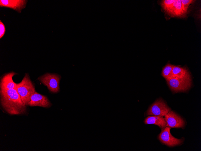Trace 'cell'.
Returning <instances> with one entry per match:
<instances>
[{"label": "cell", "mask_w": 201, "mask_h": 151, "mask_svg": "<svg viewBox=\"0 0 201 151\" xmlns=\"http://www.w3.org/2000/svg\"><path fill=\"white\" fill-rule=\"evenodd\" d=\"M0 101L2 109L10 115H22L26 112V106L23 102L17 89H0Z\"/></svg>", "instance_id": "cell-1"}, {"label": "cell", "mask_w": 201, "mask_h": 151, "mask_svg": "<svg viewBox=\"0 0 201 151\" xmlns=\"http://www.w3.org/2000/svg\"><path fill=\"white\" fill-rule=\"evenodd\" d=\"M16 84L17 91L23 102L26 106L28 105L31 96L36 92L35 86L29 74L25 73L22 81Z\"/></svg>", "instance_id": "cell-2"}, {"label": "cell", "mask_w": 201, "mask_h": 151, "mask_svg": "<svg viewBox=\"0 0 201 151\" xmlns=\"http://www.w3.org/2000/svg\"><path fill=\"white\" fill-rule=\"evenodd\" d=\"M61 78V76L57 74L46 73L39 77L38 79L47 87L49 92L54 93L60 91Z\"/></svg>", "instance_id": "cell-3"}, {"label": "cell", "mask_w": 201, "mask_h": 151, "mask_svg": "<svg viewBox=\"0 0 201 151\" xmlns=\"http://www.w3.org/2000/svg\"><path fill=\"white\" fill-rule=\"evenodd\" d=\"M170 111L171 109L162 99H160L151 105L147 110L146 115L164 116Z\"/></svg>", "instance_id": "cell-4"}, {"label": "cell", "mask_w": 201, "mask_h": 151, "mask_svg": "<svg viewBox=\"0 0 201 151\" xmlns=\"http://www.w3.org/2000/svg\"><path fill=\"white\" fill-rule=\"evenodd\" d=\"M171 90L174 93L184 92L188 90L192 85V80H181L174 77L166 80Z\"/></svg>", "instance_id": "cell-5"}, {"label": "cell", "mask_w": 201, "mask_h": 151, "mask_svg": "<svg viewBox=\"0 0 201 151\" xmlns=\"http://www.w3.org/2000/svg\"><path fill=\"white\" fill-rule=\"evenodd\" d=\"M171 127H166L159 134L158 139L162 143L169 147H173L181 144L182 139H178L172 136L170 132Z\"/></svg>", "instance_id": "cell-6"}, {"label": "cell", "mask_w": 201, "mask_h": 151, "mask_svg": "<svg viewBox=\"0 0 201 151\" xmlns=\"http://www.w3.org/2000/svg\"><path fill=\"white\" fill-rule=\"evenodd\" d=\"M164 116L167 127L183 128L185 125V122L183 119L173 111H170Z\"/></svg>", "instance_id": "cell-7"}, {"label": "cell", "mask_w": 201, "mask_h": 151, "mask_svg": "<svg viewBox=\"0 0 201 151\" xmlns=\"http://www.w3.org/2000/svg\"><path fill=\"white\" fill-rule=\"evenodd\" d=\"M52 104L45 96L36 92L31 96L28 105L37 106L45 108L51 107Z\"/></svg>", "instance_id": "cell-8"}, {"label": "cell", "mask_w": 201, "mask_h": 151, "mask_svg": "<svg viewBox=\"0 0 201 151\" xmlns=\"http://www.w3.org/2000/svg\"><path fill=\"white\" fill-rule=\"evenodd\" d=\"M27 2L25 0H0V6L10 8L20 13L26 7Z\"/></svg>", "instance_id": "cell-9"}, {"label": "cell", "mask_w": 201, "mask_h": 151, "mask_svg": "<svg viewBox=\"0 0 201 151\" xmlns=\"http://www.w3.org/2000/svg\"><path fill=\"white\" fill-rule=\"evenodd\" d=\"M17 73L11 71L4 74L0 78V89H17L16 83L13 81L12 78Z\"/></svg>", "instance_id": "cell-10"}, {"label": "cell", "mask_w": 201, "mask_h": 151, "mask_svg": "<svg viewBox=\"0 0 201 151\" xmlns=\"http://www.w3.org/2000/svg\"><path fill=\"white\" fill-rule=\"evenodd\" d=\"M172 74L174 77L181 80H191V75L188 69L185 67L174 66Z\"/></svg>", "instance_id": "cell-11"}, {"label": "cell", "mask_w": 201, "mask_h": 151, "mask_svg": "<svg viewBox=\"0 0 201 151\" xmlns=\"http://www.w3.org/2000/svg\"><path fill=\"white\" fill-rule=\"evenodd\" d=\"M144 122L145 124H153L158 125L162 131L167 126L165 118L161 116H149L145 119Z\"/></svg>", "instance_id": "cell-12"}, {"label": "cell", "mask_w": 201, "mask_h": 151, "mask_svg": "<svg viewBox=\"0 0 201 151\" xmlns=\"http://www.w3.org/2000/svg\"><path fill=\"white\" fill-rule=\"evenodd\" d=\"M186 15L182 10L181 0H175L169 15L172 17H184Z\"/></svg>", "instance_id": "cell-13"}, {"label": "cell", "mask_w": 201, "mask_h": 151, "mask_svg": "<svg viewBox=\"0 0 201 151\" xmlns=\"http://www.w3.org/2000/svg\"><path fill=\"white\" fill-rule=\"evenodd\" d=\"M174 66L168 63L162 69V75L166 80L174 77L172 72Z\"/></svg>", "instance_id": "cell-14"}, {"label": "cell", "mask_w": 201, "mask_h": 151, "mask_svg": "<svg viewBox=\"0 0 201 151\" xmlns=\"http://www.w3.org/2000/svg\"><path fill=\"white\" fill-rule=\"evenodd\" d=\"M175 0H164L161 2V6L164 11L169 15Z\"/></svg>", "instance_id": "cell-15"}, {"label": "cell", "mask_w": 201, "mask_h": 151, "mask_svg": "<svg viewBox=\"0 0 201 151\" xmlns=\"http://www.w3.org/2000/svg\"><path fill=\"white\" fill-rule=\"evenodd\" d=\"M182 9L184 13L186 15L189 5L195 1L193 0H181Z\"/></svg>", "instance_id": "cell-16"}, {"label": "cell", "mask_w": 201, "mask_h": 151, "mask_svg": "<svg viewBox=\"0 0 201 151\" xmlns=\"http://www.w3.org/2000/svg\"><path fill=\"white\" fill-rule=\"evenodd\" d=\"M5 32V26L1 21H0V39H1L4 36Z\"/></svg>", "instance_id": "cell-17"}]
</instances>
